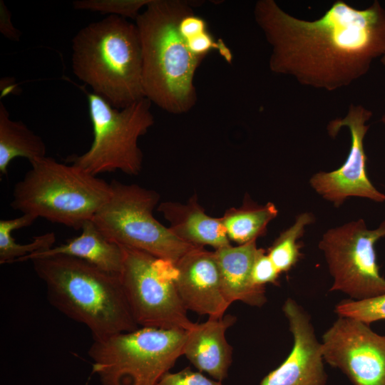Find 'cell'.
Returning a JSON list of instances; mask_svg holds the SVG:
<instances>
[{
	"label": "cell",
	"instance_id": "9a60e30c",
	"mask_svg": "<svg viewBox=\"0 0 385 385\" xmlns=\"http://www.w3.org/2000/svg\"><path fill=\"white\" fill-rule=\"evenodd\" d=\"M236 320L231 314L209 317L187 331L183 355L198 371L221 382L227 377L232 361V347L225 333Z\"/></svg>",
	"mask_w": 385,
	"mask_h": 385
},
{
	"label": "cell",
	"instance_id": "52a82bcc",
	"mask_svg": "<svg viewBox=\"0 0 385 385\" xmlns=\"http://www.w3.org/2000/svg\"><path fill=\"white\" fill-rule=\"evenodd\" d=\"M93 131L90 148L82 155L65 159L96 175L116 170L138 175L143 165V153L138 141L154 124L151 102L144 98L118 109L94 93L87 94Z\"/></svg>",
	"mask_w": 385,
	"mask_h": 385
},
{
	"label": "cell",
	"instance_id": "f1b7e54d",
	"mask_svg": "<svg viewBox=\"0 0 385 385\" xmlns=\"http://www.w3.org/2000/svg\"><path fill=\"white\" fill-rule=\"evenodd\" d=\"M0 31L9 39L16 41L20 39L21 33L13 26L11 13L2 1H0Z\"/></svg>",
	"mask_w": 385,
	"mask_h": 385
},
{
	"label": "cell",
	"instance_id": "e0dca14e",
	"mask_svg": "<svg viewBox=\"0 0 385 385\" xmlns=\"http://www.w3.org/2000/svg\"><path fill=\"white\" fill-rule=\"evenodd\" d=\"M257 240L244 245H231L214 251L225 297L230 304L240 301L260 307L267 302L265 287L256 285L252 272L258 250Z\"/></svg>",
	"mask_w": 385,
	"mask_h": 385
},
{
	"label": "cell",
	"instance_id": "7a4b0ae2",
	"mask_svg": "<svg viewBox=\"0 0 385 385\" xmlns=\"http://www.w3.org/2000/svg\"><path fill=\"white\" fill-rule=\"evenodd\" d=\"M191 1L150 0L135 19L142 48L145 97L173 114L190 111L197 101L194 76L204 59L189 49L179 25L193 11Z\"/></svg>",
	"mask_w": 385,
	"mask_h": 385
},
{
	"label": "cell",
	"instance_id": "8992f818",
	"mask_svg": "<svg viewBox=\"0 0 385 385\" xmlns=\"http://www.w3.org/2000/svg\"><path fill=\"white\" fill-rule=\"evenodd\" d=\"M187 331L139 327L93 340L88 354L101 385H157L183 355Z\"/></svg>",
	"mask_w": 385,
	"mask_h": 385
},
{
	"label": "cell",
	"instance_id": "7402d4cb",
	"mask_svg": "<svg viewBox=\"0 0 385 385\" xmlns=\"http://www.w3.org/2000/svg\"><path fill=\"white\" fill-rule=\"evenodd\" d=\"M314 220L313 214L303 212L298 215L294 222L282 232L267 250V254L281 274L289 271L301 257L299 240L305 227Z\"/></svg>",
	"mask_w": 385,
	"mask_h": 385
},
{
	"label": "cell",
	"instance_id": "3957f363",
	"mask_svg": "<svg viewBox=\"0 0 385 385\" xmlns=\"http://www.w3.org/2000/svg\"><path fill=\"white\" fill-rule=\"evenodd\" d=\"M44 282L49 303L91 331L93 340L139 328L120 275L84 260L56 255L31 260Z\"/></svg>",
	"mask_w": 385,
	"mask_h": 385
},
{
	"label": "cell",
	"instance_id": "44dd1931",
	"mask_svg": "<svg viewBox=\"0 0 385 385\" xmlns=\"http://www.w3.org/2000/svg\"><path fill=\"white\" fill-rule=\"evenodd\" d=\"M36 218L27 214L9 220H0V263H11L27 255L42 252L53 247L56 235L53 232L34 237L28 244H18L13 231L31 225Z\"/></svg>",
	"mask_w": 385,
	"mask_h": 385
},
{
	"label": "cell",
	"instance_id": "484cf974",
	"mask_svg": "<svg viewBox=\"0 0 385 385\" xmlns=\"http://www.w3.org/2000/svg\"><path fill=\"white\" fill-rule=\"evenodd\" d=\"M279 274L267 251L263 248H258L252 267L253 282L260 287H265L267 284L277 285Z\"/></svg>",
	"mask_w": 385,
	"mask_h": 385
},
{
	"label": "cell",
	"instance_id": "d4e9b609",
	"mask_svg": "<svg viewBox=\"0 0 385 385\" xmlns=\"http://www.w3.org/2000/svg\"><path fill=\"white\" fill-rule=\"evenodd\" d=\"M190 51L197 56L205 58L212 51H217L228 63L232 61V54L221 40L216 41L208 30L185 40Z\"/></svg>",
	"mask_w": 385,
	"mask_h": 385
},
{
	"label": "cell",
	"instance_id": "7c38bea8",
	"mask_svg": "<svg viewBox=\"0 0 385 385\" xmlns=\"http://www.w3.org/2000/svg\"><path fill=\"white\" fill-rule=\"evenodd\" d=\"M371 116L370 110L361 105L351 104L344 118H335L327 125L328 133L332 137H335L342 128L349 129V153L340 168L313 175L309 183L317 193L335 207H339L351 197L367 198L377 202L385 201V195L373 185L366 173L364 139L369 128L366 122Z\"/></svg>",
	"mask_w": 385,
	"mask_h": 385
},
{
	"label": "cell",
	"instance_id": "4dcf8cb0",
	"mask_svg": "<svg viewBox=\"0 0 385 385\" xmlns=\"http://www.w3.org/2000/svg\"><path fill=\"white\" fill-rule=\"evenodd\" d=\"M381 121L385 125V115L382 116Z\"/></svg>",
	"mask_w": 385,
	"mask_h": 385
},
{
	"label": "cell",
	"instance_id": "8fae6325",
	"mask_svg": "<svg viewBox=\"0 0 385 385\" xmlns=\"http://www.w3.org/2000/svg\"><path fill=\"white\" fill-rule=\"evenodd\" d=\"M321 344L324 361L353 385H385V334L357 319L339 316Z\"/></svg>",
	"mask_w": 385,
	"mask_h": 385
},
{
	"label": "cell",
	"instance_id": "277c9868",
	"mask_svg": "<svg viewBox=\"0 0 385 385\" xmlns=\"http://www.w3.org/2000/svg\"><path fill=\"white\" fill-rule=\"evenodd\" d=\"M76 76L113 108L144 98L140 39L135 24L118 16L91 23L72 40Z\"/></svg>",
	"mask_w": 385,
	"mask_h": 385
},
{
	"label": "cell",
	"instance_id": "603a6c76",
	"mask_svg": "<svg viewBox=\"0 0 385 385\" xmlns=\"http://www.w3.org/2000/svg\"><path fill=\"white\" fill-rule=\"evenodd\" d=\"M335 312L340 317L353 318L369 325L385 320V294L361 300H342L336 305Z\"/></svg>",
	"mask_w": 385,
	"mask_h": 385
},
{
	"label": "cell",
	"instance_id": "d6986e66",
	"mask_svg": "<svg viewBox=\"0 0 385 385\" xmlns=\"http://www.w3.org/2000/svg\"><path fill=\"white\" fill-rule=\"evenodd\" d=\"M43 139L21 121L13 120L0 101V173L6 175L11 161L24 158L29 163L46 156Z\"/></svg>",
	"mask_w": 385,
	"mask_h": 385
},
{
	"label": "cell",
	"instance_id": "9c48e42d",
	"mask_svg": "<svg viewBox=\"0 0 385 385\" xmlns=\"http://www.w3.org/2000/svg\"><path fill=\"white\" fill-rule=\"evenodd\" d=\"M120 278L132 315L140 327L190 330L195 324L178 292L175 264L122 246Z\"/></svg>",
	"mask_w": 385,
	"mask_h": 385
},
{
	"label": "cell",
	"instance_id": "ba28073f",
	"mask_svg": "<svg viewBox=\"0 0 385 385\" xmlns=\"http://www.w3.org/2000/svg\"><path fill=\"white\" fill-rule=\"evenodd\" d=\"M110 185L109 199L92 219L108 240L175 264L197 247L180 240L154 217L158 192L115 180Z\"/></svg>",
	"mask_w": 385,
	"mask_h": 385
},
{
	"label": "cell",
	"instance_id": "ffe728a7",
	"mask_svg": "<svg viewBox=\"0 0 385 385\" xmlns=\"http://www.w3.org/2000/svg\"><path fill=\"white\" fill-rule=\"evenodd\" d=\"M278 215L272 202L257 205L248 197L239 207L225 210L221 220L229 240L244 245L264 235L268 224Z\"/></svg>",
	"mask_w": 385,
	"mask_h": 385
},
{
	"label": "cell",
	"instance_id": "5b68a950",
	"mask_svg": "<svg viewBox=\"0 0 385 385\" xmlns=\"http://www.w3.org/2000/svg\"><path fill=\"white\" fill-rule=\"evenodd\" d=\"M30 164L10 203L22 214L81 230L111 195L110 183L73 164L46 156Z\"/></svg>",
	"mask_w": 385,
	"mask_h": 385
},
{
	"label": "cell",
	"instance_id": "4316f807",
	"mask_svg": "<svg viewBox=\"0 0 385 385\" xmlns=\"http://www.w3.org/2000/svg\"><path fill=\"white\" fill-rule=\"evenodd\" d=\"M157 385H223L221 381L210 379L202 372L186 367L177 372L165 373Z\"/></svg>",
	"mask_w": 385,
	"mask_h": 385
},
{
	"label": "cell",
	"instance_id": "4fadbf2b",
	"mask_svg": "<svg viewBox=\"0 0 385 385\" xmlns=\"http://www.w3.org/2000/svg\"><path fill=\"white\" fill-rule=\"evenodd\" d=\"M282 311L292 334V349L260 385H326L322 344L317 339L309 315L292 298L284 302Z\"/></svg>",
	"mask_w": 385,
	"mask_h": 385
},
{
	"label": "cell",
	"instance_id": "5bb4252c",
	"mask_svg": "<svg viewBox=\"0 0 385 385\" xmlns=\"http://www.w3.org/2000/svg\"><path fill=\"white\" fill-rule=\"evenodd\" d=\"M175 285L187 310L221 317L230 305L223 293L215 252L195 247L175 264Z\"/></svg>",
	"mask_w": 385,
	"mask_h": 385
},
{
	"label": "cell",
	"instance_id": "ac0fdd59",
	"mask_svg": "<svg viewBox=\"0 0 385 385\" xmlns=\"http://www.w3.org/2000/svg\"><path fill=\"white\" fill-rule=\"evenodd\" d=\"M78 236L66 243L24 257L16 262L56 255L76 257L88 262L109 273L120 275L123 262V247L108 240L93 220L86 222Z\"/></svg>",
	"mask_w": 385,
	"mask_h": 385
},
{
	"label": "cell",
	"instance_id": "cb8c5ba5",
	"mask_svg": "<svg viewBox=\"0 0 385 385\" xmlns=\"http://www.w3.org/2000/svg\"><path fill=\"white\" fill-rule=\"evenodd\" d=\"M150 0H78L73 2L76 9L108 14L125 19H135L140 10L145 8Z\"/></svg>",
	"mask_w": 385,
	"mask_h": 385
},
{
	"label": "cell",
	"instance_id": "2e32d148",
	"mask_svg": "<svg viewBox=\"0 0 385 385\" xmlns=\"http://www.w3.org/2000/svg\"><path fill=\"white\" fill-rule=\"evenodd\" d=\"M158 210L170 222L171 232L183 242L194 247L210 246L215 250L230 245L221 217L207 215L196 194L186 204L166 201Z\"/></svg>",
	"mask_w": 385,
	"mask_h": 385
},
{
	"label": "cell",
	"instance_id": "f546056e",
	"mask_svg": "<svg viewBox=\"0 0 385 385\" xmlns=\"http://www.w3.org/2000/svg\"><path fill=\"white\" fill-rule=\"evenodd\" d=\"M381 62L385 66V53L381 57Z\"/></svg>",
	"mask_w": 385,
	"mask_h": 385
},
{
	"label": "cell",
	"instance_id": "6da1fadb",
	"mask_svg": "<svg viewBox=\"0 0 385 385\" xmlns=\"http://www.w3.org/2000/svg\"><path fill=\"white\" fill-rule=\"evenodd\" d=\"M254 18L272 52L269 68L301 85L334 91L346 87L385 53V9L336 1L319 19H301L274 0H259Z\"/></svg>",
	"mask_w": 385,
	"mask_h": 385
},
{
	"label": "cell",
	"instance_id": "30bf717a",
	"mask_svg": "<svg viewBox=\"0 0 385 385\" xmlns=\"http://www.w3.org/2000/svg\"><path fill=\"white\" fill-rule=\"evenodd\" d=\"M385 237V220L369 230L359 219L328 230L319 242L333 277L329 291L341 292L354 300L385 294L374 245Z\"/></svg>",
	"mask_w": 385,
	"mask_h": 385
},
{
	"label": "cell",
	"instance_id": "83f0119b",
	"mask_svg": "<svg viewBox=\"0 0 385 385\" xmlns=\"http://www.w3.org/2000/svg\"><path fill=\"white\" fill-rule=\"evenodd\" d=\"M179 30L183 38L188 40L208 29L206 21L192 11L182 19Z\"/></svg>",
	"mask_w": 385,
	"mask_h": 385
}]
</instances>
